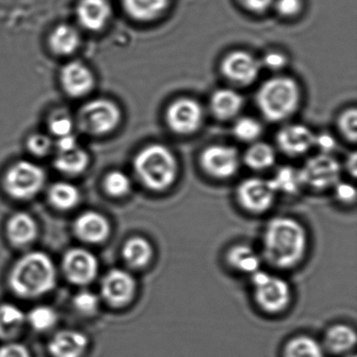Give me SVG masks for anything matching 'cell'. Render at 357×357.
Instances as JSON below:
<instances>
[{
	"mask_svg": "<svg viewBox=\"0 0 357 357\" xmlns=\"http://www.w3.org/2000/svg\"><path fill=\"white\" fill-rule=\"evenodd\" d=\"M306 231L298 221L278 217L269 221L263 238L265 258L273 266L290 268L302 261L306 254Z\"/></svg>",
	"mask_w": 357,
	"mask_h": 357,
	"instance_id": "obj_1",
	"label": "cell"
},
{
	"mask_svg": "<svg viewBox=\"0 0 357 357\" xmlns=\"http://www.w3.org/2000/svg\"><path fill=\"white\" fill-rule=\"evenodd\" d=\"M10 285L22 298H37L47 294L56 285L53 261L43 252H29L12 269Z\"/></svg>",
	"mask_w": 357,
	"mask_h": 357,
	"instance_id": "obj_2",
	"label": "cell"
},
{
	"mask_svg": "<svg viewBox=\"0 0 357 357\" xmlns=\"http://www.w3.org/2000/svg\"><path fill=\"white\" fill-rule=\"evenodd\" d=\"M133 166L139 181L152 191L168 189L176 178V160L165 146L151 145L144 148L135 156Z\"/></svg>",
	"mask_w": 357,
	"mask_h": 357,
	"instance_id": "obj_3",
	"label": "cell"
},
{
	"mask_svg": "<svg viewBox=\"0 0 357 357\" xmlns=\"http://www.w3.org/2000/svg\"><path fill=\"white\" fill-rule=\"evenodd\" d=\"M257 103L267 120H285L298 109L300 89L296 81L286 77L269 79L259 89Z\"/></svg>",
	"mask_w": 357,
	"mask_h": 357,
	"instance_id": "obj_4",
	"label": "cell"
},
{
	"mask_svg": "<svg viewBox=\"0 0 357 357\" xmlns=\"http://www.w3.org/2000/svg\"><path fill=\"white\" fill-rule=\"evenodd\" d=\"M45 183V173L34 162H15L10 167L3 178L6 192L18 200H29L35 197Z\"/></svg>",
	"mask_w": 357,
	"mask_h": 357,
	"instance_id": "obj_5",
	"label": "cell"
},
{
	"mask_svg": "<svg viewBox=\"0 0 357 357\" xmlns=\"http://www.w3.org/2000/svg\"><path fill=\"white\" fill-rule=\"evenodd\" d=\"M252 282L256 302L266 312H280L289 304L291 290L285 280L258 271L252 273Z\"/></svg>",
	"mask_w": 357,
	"mask_h": 357,
	"instance_id": "obj_6",
	"label": "cell"
},
{
	"mask_svg": "<svg viewBox=\"0 0 357 357\" xmlns=\"http://www.w3.org/2000/svg\"><path fill=\"white\" fill-rule=\"evenodd\" d=\"M120 122V108L109 100H93L87 103L79 114V125L84 132L89 135H107L114 131Z\"/></svg>",
	"mask_w": 357,
	"mask_h": 357,
	"instance_id": "obj_7",
	"label": "cell"
},
{
	"mask_svg": "<svg viewBox=\"0 0 357 357\" xmlns=\"http://www.w3.org/2000/svg\"><path fill=\"white\" fill-rule=\"evenodd\" d=\"M298 172L303 185L323 190L340 181V166L335 158L323 153L309 158Z\"/></svg>",
	"mask_w": 357,
	"mask_h": 357,
	"instance_id": "obj_8",
	"label": "cell"
},
{
	"mask_svg": "<svg viewBox=\"0 0 357 357\" xmlns=\"http://www.w3.org/2000/svg\"><path fill=\"white\" fill-rule=\"evenodd\" d=\"M166 119L171 130L179 135H190L199 128L204 112L195 100L183 98L169 106Z\"/></svg>",
	"mask_w": 357,
	"mask_h": 357,
	"instance_id": "obj_9",
	"label": "cell"
},
{
	"mask_svg": "<svg viewBox=\"0 0 357 357\" xmlns=\"http://www.w3.org/2000/svg\"><path fill=\"white\" fill-rule=\"evenodd\" d=\"M202 168L216 178L225 179L237 173L240 166L239 154L229 146H210L200 156Z\"/></svg>",
	"mask_w": 357,
	"mask_h": 357,
	"instance_id": "obj_10",
	"label": "cell"
},
{
	"mask_svg": "<svg viewBox=\"0 0 357 357\" xmlns=\"http://www.w3.org/2000/svg\"><path fill=\"white\" fill-rule=\"evenodd\" d=\"M135 278L123 269H112L102 281V296L112 306L122 307L128 304L135 296Z\"/></svg>",
	"mask_w": 357,
	"mask_h": 357,
	"instance_id": "obj_11",
	"label": "cell"
},
{
	"mask_svg": "<svg viewBox=\"0 0 357 357\" xmlns=\"http://www.w3.org/2000/svg\"><path fill=\"white\" fill-rule=\"evenodd\" d=\"M275 192L268 181L261 178L245 179L237 189V198L242 208L252 213L268 210L275 200Z\"/></svg>",
	"mask_w": 357,
	"mask_h": 357,
	"instance_id": "obj_12",
	"label": "cell"
},
{
	"mask_svg": "<svg viewBox=\"0 0 357 357\" xmlns=\"http://www.w3.org/2000/svg\"><path fill=\"white\" fill-rule=\"evenodd\" d=\"M98 267L95 255L83 248H73L64 256L63 268L66 277L77 285L91 283L97 275Z\"/></svg>",
	"mask_w": 357,
	"mask_h": 357,
	"instance_id": "obj_13",
	"label": "cell"
},
{
	"mask_svg": "<svg viewBox=\"0 0 357 357\" xmlns=\"http://www.w3.org/2000/svg\"><path fill=\"white\" fill-rule=\"evenodd\" d=\"M261 70V63L250 54L234 52L221 64L223 75L238 84L248 85L254 82Z\"/></svg>",
	"mask_w": 357,
	"mask_h": 357,
	"instance_id": "obj_14",
	"label": "cell"
},
{
	"mask_svg": "<svg viewBox=\"0 0 357 357\" xmlns=\"http://www.w3.org/2000/svg\"><path fill=\"white\" fill-rule=\"evenodd\" d=\"M61 83L70 97L82 98L93 91L95 77L82 62H70L62 68Z\"/></svg>",
	"mask_w": 357,
	"mask_h": 357,
	"instance_id": "obj_15",
	"label": "cell"
},
{
	"mask_svg": "<svg viewBox=\"0 0 357 357\" xmlns=\"http://www.w3.org/2000/svg\"><path fill=\"white\" fill-rule=\"evenodd\" d=\"M315 135L303 125H288L279 131L277 143L280 149L289 156L306 153L314 146Z\"/></svg>",
	"mask_w": 357,
	"mask_h": 357,
	"instance_id": "obj_16",
	"label": "cell"
},
{
	"mask_svg": "<svg viewBox=\"0 0 357 357\" xmlns=\"http://www.w3.org/2000/svg\"><path fill=\"white\" fill-rule=\"evenodd\" d=\"M77 17L83 28L91 32L101 31L112 17V7L107 0H80Z\"/></svg>",
	"mask_w": 357,
	"mask_h": 357,
	"instance_id": "obj_17",
	"label": "cell"
},
{
	"mask_svg": "<svg viewBox=\"0 0 357 357\" xmlns=\"http://www.w3.org/2000/svg\"><path fill=\"white\" fill-rule=\"evenodd\" d=\"M89 340L82 332L63 330L54 335L49 349L54 357H81L86 351Z\"/></svg>",
	"mask_w": 357,
	"mask_h": 357,
	"instance_id": "obj_18",
	"label": "cell"
},
{
	"mask_svg": "<svg viewBox=\"0 0 357 357\" xmlns=\"http://www.w3.org/2000/svg\"><path fill=\"white\" fill-rule=\"evenodd\" d=\"M75 231L83 241L100 243L108 237L110 225L107 219L97 212H85L77 218Z\"/></svg>",
	"mask_w": 357,
	"mask_h": 357,
	"instance_id": "obj_19",
	"label": "cell"
},
{
	"mask_svg": "<svg viewBox=\"0 0 357 357\" xmlns=\"http://www.w3.org/2000/svg\"><path fill=\"white\" fill-rule=\"evenodd\" d=\"M7 231L12 243L17 246L32 243L38 234L36 221L26 213H17L12 216Z\"/></svg>",
	"mask_w": 357,
	"mask_h": 357,
	"instance_id": "obj_20",
	"label": "cell"
},
{
	"mask_svg": "<svg viewBox=\"0 0 357 357\" xmlns=\"http://www.w3.org/2000/svg\"><path fill=\"white\" fill-rule=\"evenodd\" d=\"M243 107V99L231 89H219L211 99V109L220 120H229L239 114Z\"/></svg>",
	"mask_w": 357,
	"mask_h": 357,
	"instance_id": "obj_21",
	"label": "cell"
},
{
	"mask_svg": "<svg viewBox=\"0 0 357 357\" xmlns=\"http://www.w3.org/2000/svg\"><path fill=\"white\" fill-rule=\"evenodd\" d=\"M123 258L132 268H143L147 266L153 257V248L145 238L133 237L129 239L123 248Z\"/></svg>",
	"mask_w": 357,
	"mask_h": 357,
	"instance_id": "obj_22",
	"label": "cell"
},
{
	"mask_svg": "<svg viewBox=\"0 0 357 357\" xmlns=\"http://www.w3.org/2000/svg\"><path fill=\"white\" fill-rule=\"evenodd\" d=\"M80 41L76 29L68 24H60L50 36V47L56 55L68 56L78 50Z\"/></svg>",
	"mask_w": 357,
	"mask_h": 357,
	"instance_id": "obj_23",
	"label": "cell"
},
{
	"mask_svg": "<svg viewBox=\"0 0 357 357\" xmlns=\"http://www.w3.org/2000/svg\"><path fill=\"white\" fill-rule=\"evenodd\" d=\"M170 0H123L127 13L139 22L155 20L168 8Z\"/></svg>",
	"mask_w": 357,
	"mask_h": 357,
	"instance_id": "obj_24",
	"label": "cell"
},
{
	"mask_svg": "<svg viewBox=\"0 0 357 357\" xmlns=\"http://www.w3.org/2000/svg\"><path fill=\"white\" fill-rule=\"evenodd\" d=\"M227 261L236 271L254 273L260 269L261 258L250 246L238 244L227 252Z\"/></svg>",
	"mask_w": 357,
	"mask_h": 357,
	"instance_id": "obj_25",
	"label": "cell"
},
{
	"mask_svg": "<svg viewBox=\"0 0 357 357\" xmlns=\"http://www.w3.org/2000/svg\"><path fill=\"white\" fill-rule=\"evenodd\" d=\"M89 156L79 146L66 151L58 152L55 166L60 172L66 175H79L86 170Z\"/></svg>",
	"mask_w": 357,
	"mask_h": 357,
	"instance_id": "obj_26",
	"label": "cell"
},
{
	"mask_svg": "<svg viewBox=\"0 0 357 357\" xmlns=\"http://www.w3.org/2000/svg\"><path fill=\"white\" fill-rule=\"evenodd\" d=\"M26 315L14 304L6 303L0 305V336L11 338L17 335L24 327Z\"/></svg>",
	"mask_w": 357,
	"mask_h": 357,
	"instance_id": "obj_27",
	"label": "cell"
},
{
	"mask_svg": "<svg viewBox=\"0 0 357 357\" xmlns=\"http://www.w3.org/2000/svg\"><path fill=\"white\" fill-rule=\"evenodd\" d=\"M356 344V333L350 326L338 324L326 333V346L334 353L351 350Z\"/></svg>",
	"mask_w": 357,
	"mask_h": 357,
	"instance_id": "obj_28",
	"label": "cell"
},
{
	"mask_svg": "<svg viewBox=\"0 0 357 357\" xmlns=\"http://www.w3.org/2000/svg\"><path fill=\"white\" fill-rule=\"evenodd\" d=\"M50 202L55 208L62 211L72 210L80 202L78 188L70 183H57L50 188Z\"/></svg>",
	"mask_w": 357,
	"mask_h": 357,
	"instance_id": "obj_29",
	"label": "cell"
},
{
	"mask_svg": "<svg viewBox=\"0 0 357 357\" xmlns=\"http://www.w3.org/2000/svg\"><path fill=\"white\" fill-rule=\"evenodd\" d=\"M284 356L324 357L323 347L310 336H296L286 344Z\"/></svg>",
	"mask_w": 357,
	"mask_h": 357,
	"instance_id": "obj_30",
	"label": "cell"
},
{
	"mask_svg": "<svg viewBox=\"0 0 357 357\" xmlns=\"http://www.w3.org/2000/svg\"><path fill=\"white\" fill-rule=\"evenodd\" d=\"M268 183L275 193L283 192L287 194L296 193L303 185L300 172L291 167H283L280 169L275 176L269 179Z\"/></svg>",
	"mask_w": 357,
	"mask_h": 357,
	"instance_id": "obj_31",
	"label": "cell"
},
{
	"mask_svg": "<svg viewBox=\"0 0 357 357\" xmlns=\"http://www.w3.org/2000/svg\"><path fill=\"white\" fill-rule=\"evenodd\" d=\"M275 154L271 146L265 143H257L246 151L244 162L255 170H263L273 166Z\"/></svg>",
	"mask_w": 357,
	"mask_h": 357,
	"instance_id": "obj_32",
	"label": "cell"
},
{
	"mask_svg": "<svg viewBox=\"0 0 357 357\" xmlns=\"http://www.w3.org/2000/svg\"><path fill=\"white\" fill-rule=\"evenodd\" d=\"M26 321L37 331H47L56 325L58 314L50 306H37L26 315Z\"/></svg>",
	"mask_w": 357,
	"mask_h": 357,
	"instance_id": "obj_33",
	"label": "cell"
},
{
	"mask_svg": "<svg viewBox=\"0 0 357 357\" xmlns=\"http://www.w3.org/2000/svg\"><path fill=\"white\" fill-rule=\"evenodd\" d=\"M104 188L112 197H124L130 192L131 181L125 173L112 171L106 175Z\"/></svg>",
	"mask_w": 357,
	"mask_h": 357,
	"instance_id": "obj_34",
	"label": "cell"
},
{
	"mask_svg": "<svg viewBox=\"0 0 357 357\" xmlns=\"http://www.w3.org/2000/svg\"><path fill=\"white\" fill-rule=\"evenodd\" d=\"M262 133V127L258 121L252 118H242L234 125V135L243 142H252Z\"/></svg>",
	"mask_w": 357,
	"mask_h": 357,
	"instance_id": "obj_35",
	"label": "cell"
},
{
	"mask_svg": "<svg viewBox=\"0 0 357 357\" xmlns=\"http://www.w3.org/2000/svg\"><path fill=\"white\" fill-rule=\"evenodd\" d=\"M50 130L57 139L73 135L74 121L66 112H55L50 119Z\"/></svg>",
	"mask_w": 357,
	"mask_h": 357,
	"instance_id": "obj_36",
	"label": "cell"
},
{
	"mask_svg": "<svg viewBox=\"0 0 357 357\" xmlns=\"http://www.w3.org/2000/svg\"><path fill=\"white\" fill-rule=\"evenodd\" d=\"M75 308L83 314L91 315L99 308L100 298L89 290L78 292L74 298Z\"/></svg>",
	"mask_w": 357,
	"mask_h": 357,
	"instance_id": "obj_37",
	"label": "cell"
},
{
	"mask_svg": "<svg viewBox=\"0 0 357 357\" xmlns=\"http://www.w3.org/2000/svg\"><path fill=\"white\" fill-rule=\"evenodd\" d=\"M340 131L344 137L350 142H356L357 139V112L355 108L346 110L340 116L338 122Z\"/></svg>",
	"mask_w": 357,
	"mask_h": 357,
	"instance_id": "obj_38",
	"label": "cell"
},
{
	"mask_svg": "<svg viewBox=\"0 0 357 357\" xmlns=\"http://www.w3.org/2000/svg\"><path fill=\"white\" fill-rule=\"evenodd\" d=\"M28 148L36 156H45L53 148V142L47 135L36 133L29 137Z\"/></svg>",
	"mask_w": 357,
	"mask_h": 357,
	"instance_id": "obj_39",
	"label": "cell"
},
{
	"mask_svg": "<svg viewBox=\"0 0 357 357\" xmlns=\"http://www.w3.org/2000/svg\"><path fill=\"white\" fill-rule=\"evenodd\" d=\"M275 9L280 15L284 17H292L298 14L302 9V1L301 0H277Z\"/></svg>",
	"mask_w": 357,
	"mask_h": 357,
	"instance_id": "obj_40",
	"label": "cell"
},
{
	"mask_svg": "<svg viewBox=\"0 0 357 357\" xmlns=\"http://www.w3.org/2000/svg\"><path fill=\"white\" fill-rule=\"evenodd\" d=\"M0 357H31V354L24 344L10 342L0 347Z\"/></svg>",
	"mask_w": 357,
	"mask_h": 357,
	"instance_id": "obj_41",
	"label": "cell"
},
{
	"mask_svg": "<svg viewBox=\"0 0 357 357\" xmlns=\"http://www.w3.org/2000/svg\"><path fill=\"white\" fill-rule=\"evenodd\" d=\"M335 194L338 200L350 204V202H354L355 197H356V190L350 183L338 181L335 185Z\"/></svg>",
	"mask_w": 357,
	"mask_h": 357,
	"instance_id": "obj_42",
	"label": "cell"
},
{
	"mask_svg": "<svg viewBox=\"0 0 357 357\" xmlns=\"http://www.w3.org/2000/svg\"><path fill=\"white\" fill-rule=\"evenodd\" d=\"M263 63L269 70H279L286 66V58L283 54L277 53V52H271V53L266 54L263 60Z\"/></svg>",
	"mask_w": 357,
	"mask_h": 357,
	"instance_id": "obj_43",
	"label": "cell"
},
{
	"mask_svg": "<svg viewBox=\"0 0 357 357\" xmlns=\"http://www.w3.org/2000/svg\"><path fill=\"white\" fill-rule=\"evenodd\" d=\"M314 146L321 150L324 154H328L335 148L336 142L331 135L321 133V135H315Z\"/></svg>",
	"mask_w": 357,
	"mask_h": 357,
	"instance_id": "obj_44",
	"label": "cell"
},
{
	"mask_svg": "<svg viewBox=\"0 0 357 357\" xmlns=\"http://www.w3.org/2000/svg\"><path fill=\"white\" fill-rule=\"evenodd\" d=\"M239 1L245 9L255 13H262L266 11L273 3V0H239Z\"/></svg>",
	"mask_w": 357,
	"mask_h": 357,
	"instance_id": "obj_45",
	"label": "cell"
},
{
	"mask_svg": "<svg viewBox=\"0 0 357 357\" xmlns=\"http://www.w3.org/2000/svg\"><path fill=\"white\" fill-rule=\"evenodd\" d=\"M347 167H348L349 172H350L351 174L353 175V176H356V172H357L356 153H353L352 155H351L350 158H349L348 165H347Z\"/></svg>",
	"mask_w": 357,
	"mask_h": 357,
	"instance_id": "obj_46",
	"label": "cell"
},
{
	"mask_svg": "<svg viewBox=\"0 0 357 357\" xmlns=\"http://www.w3.org/2000/svg\"><path fill=\"white\" fill-rule=\"evenodd\" d=\"M349 357H356V356H355V355H352V356H349Z\"/></svg>",
	"mask_w": 357,
	"mask_h": 357,
	"instance_id": "obj_47",
	"label": "cell"
}]
</instances>
